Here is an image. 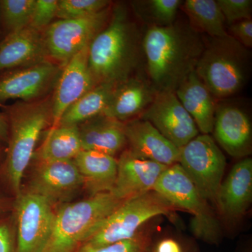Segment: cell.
<instances>
[{
  "instance_id": "2e32d148",
  "label": "cell",
  "mask_w": 252,
  "mask_h": 252,
  "mask_svg": "<svg viewBox=\"0 0 252 252\" xmlns=\"http://www.w3.org/2000/svg\"><path fill=\"white\" fill-rule=\"evenodd\" d=\"M212 132L215 140L231 157L242 158L251 152V122L239 107L224 105L217 108Z\"/></svg>"
},
{
  "instance_id": "1f68e13d",
  "label": "cell",
  "mask_w": 252,
  "mask_h": 252,
  "mask_svg": "<svg viewBox=\"0 0 252 252\" xmlns=\"http://www.w3.org/2000/svg\"><path fill=\"white\" fill-rule=\"evenodd\" d=\"M59 0H35L31 23L28 27L41 31L48 28L57 14Z\"/></svg>"
},
{
  "instance_id": "30bf717a",
  "label": "cell",
  "mask_w": 252,
  "mask_h": 252,
  "mask_svg": "<svg viewBox=\"0 0 252 252\" xmlns=\"http://www.w3.org/2000/svg\"><path fill=\"white\" fill-rule=\"evenodd\" d=\"M17 252H44L49 243L55 219L53 204L31 192L16 197Z\"/></svg>"
},
{
  "instance_id": "cb8c5ba5",
  "label": "cell",
  "mask_w": 252,
  "mask_h": 252,
  "mask_svg": "<svg viewBox=\"0 0 252 252\" xmlns=\"http://www.w3.org/2000/svg\"><path fill=\"white\" fill-rule=\"evenodd\" d=\"M117 86L111 84L94 86L65 111L59 126H79L102 115Z\"/></svg>"
},
{
  "instance_id": "ffe728a7",
  "label": "cell",
  "mask_w": 252,
  "mask_h": 252,
  "mask_svg": "<svg viewBox=\"0 0 252 252\" xmlns=\"http://www.w3.org/2000/svg\"><path fill=\"white\" fill-rule=\"evenodd\" d=\"M175 94L193 119L199 132L206 135L211 133L217 109L215 99L195 70L182 81Z\"/></svg>"
},
{
  "instance_id": "d4e9b609",
  "label": "cell",
  "mask_w": 252,
  "mask_h": 252,
  "mask_svg": "<svg viewBox=\"0 0 252 252\" xmlns=\"http://www.w3.org/2000/svg\"><path fill=\"white\" fill-rule=\"evenodd\" d=\"M82 150L78 126L52 127L38 154L40 161L73 160Z\"/></svg>"
},
{
  "instance_id": "9a60e30c",
  "label": "cell",
  "mask_w": 252,
  "mask_h": 252,
  "mask_svg": "<svg viewBox=\"0 0 252 252\" xmlns=\"http://www.w3.org/2000/svg\"><path fill=\"white\" fill-rule=\"evenodd\" d=\"M127 143L136 157L166 166L178 163L180 149L165 138L147 121L135 119L124 124Z\"/></svg>"
},
{
  "instance_id": "5b68a950",
  "label": "cell",
  "mask_w": 252,
  "mask_h": 252,
  "mask_svg": "<svg viewBox=\"0 0 252 252\" xmlns=\"http://www.w3.org/2000/svg\"><path fill=\"white\" fill-rule=\"evenodd\" d=\"M52 122L51 104H30L16 109L11 116L5 172L16 197L22 191L23 175L42 131Z\"/></svg>"
},
{
  "instance_id": "9c48e42d",
  "label": "cell",
  "mask_w": 252,
  "mask_h": 252,
  "mask_svg": "<svg viewBox=\"0 0 252 252\" xmlns=\"http://www.w3.org/2000/svg\"><path fill=\"white\" fill-rule=\"evenodd\" d=\"M111 13L112 10L107 7L86 17L59 20L51 23L44 36L48 56L65 64L81 50L90 45L108 23Z\"/></svg>"
},
{
  "instance_id": "e575fe53",
  "label": "cell",
  "mask_w": 252,
  "mask_h": 252,
  "mask_svg": "<svg viewBox=\"0 0 252 252\" xmlns=\"http://www.w3.org/2000/svg\"><path fill=\"white\" fill-rule=\"evenodd\" d=\"M156 252H181L178 244L172 240H165L158 245Z\"/></svg>"
},
{
  "instance_id": "8d00e7d4",
  "label": "cell",
  "mask_w": 252,
  "mask_h": 252,
  "mask_svg": "<svg viewBox=\"0 0 252 252\" xmlns=\"http://www.w3.org/2000/svg\"><path fill=\"white\" fill-rule=\"evenodd\" d=\"M7 200L0 195V219L4 215L5 212L7 211Z\"/></svg>"
},
{
  "instance_id": "83f0119b",
  "label": "cell",
  "mask_w": 252,
  "mask_h": 252,
  "mask_svg": "<svg viewBox=\"0 0 252 252\" xmlns=\"http://www.w3.org/2000/svg\"><path fill=\"white\" fill-rule=\"evenodd\" d=\"M35 0H2L0 11L6 28L14 32L28 27Z\"/></svg>"
},
{
  "instance_id": "7402d4cb",
  "label": "cell",
  "mask_w": 252,
  "mask_h": 252,
  "mask_svg": "<svg viewBox=\"0 0 252 252\" xmlns=\"http://www.w3.org/2000/svg\"><path fill=\"white\" fill-rule=\"evenodd\" d=\"M82 150L94 151L114 157L127 143L124 124L104 115L78 126Z\"/></svg>"
},
{
  "instance_id": "3957f363",
  "label": "cell",
  "mask_w": 252,
  "mask_h": 252,
  "mask_svg": "<svg viewBox=\"0 0 252 252\" xmlns=\"http://www.w3.org/2000/svg\"><path fill=\"white\" fill-rule=\"evenodd\" d=\"M123 200L111 191L63 204L55 212L54 227L44 252H76Z\"/></svg>"
},
{
  "instance_id": "8fae6325",
  "label": "cell",
  "mask_w": 252,
  "mask_h": 252,
  "mask_svg": "<svg viewBox=\"0 0 252 252\" xmlns=\"http://www.w3.org/2000/svg\"><path fill=\"white\" fill-rule=\"evenodd\" d=\"M140 119L150 123L179 149L200 132L193 119L172 91L157 92Z\"/></svg>"
},
{
  "instance_id": "d590c367",
  "label": "cell",
  "mask_w": 252,
  "mask_h": 252,
  "mask_svg": "<svg viewBox=\"0 0 252 252\" xmlns=\"http://www.w3.org/2000/svg\"><path fill=\"white\" fill-rule=\"evenodd\" d=\"M9 127L6 119L0 113V140L7 141L9 140Z\"/></svg>"
},
{
  "instance_id": "52a82bcc",
  "label": "cell",
  "mask_w": 252,
  "mask_h": 252,
  "mask_svg": "<svg viewBox=\"0 0 252 252\" xmlns=\"http://www.w3.org/2000/svg\"><path fill=\"white\" fill-rule=\"evenodd\" d=\"M153 190L172 206L193 214L192 228L199 238L208 240L217 238V220L212 216L206 200L199 193L180 164L167 167L159 177Z\"/></svg>"
},
{
  "instance_id": "6da1fadb",
  "label": "cell",
  "mask_w": 252,
  "mask_h": 252,
  "mask_svg": "<svg viewBox=\"0 0 252 252\" xmlns=\"http://www.w3.org/2000/svg\"><path fill=\"white\" fill-rule=\"evenodd\" d=\"M205 42L190 25L175 21L149 27L142 39L150 84L156 92L172 91L195 70Z\"/></svg>"
},
{
  "instance_id": "d6a6232c",
  "label": "cell",
  "mask_w": 252,
  "mask_h": 252,
  "mask_svg": "<svg viewBox=\"0 0 252 252\" xmlns=\"http://www.w3.org/2000/svg\"><path fill=\"white\" fill-rule=\"evenodd\" d=\"M229 35L247 49L252 47V21L245 19L229 26Z\"/></svg>"
},
{
  "instance_id": "5bb4252c",
  "label": "cell",
  "mask_w": 252,
  "mask_h": 252,
  "mask_svg": "<svg viewBox=\"0 0 252 252\" xmlns=\"http://www.w3.org/2000/svg\"><path fill=\"white\" fill-rule=\"evenodd\" d=\"M167 167L124 151L118 160L117 178L111 192L125 201L152 191Z\"/></svg>"
},
{
  "instance_id": "ac0fdd59",
  "label": "cell",
  "mask_w": 252,
  "mask_h": 252,
  "mask_svg": "<svg viewBox=\"0 0 252 252\" xmlns=\"http://www.w3.org/2000/svg\"><path fill=\"white\" fill-rule=\"evenodd\" d=\"M252 197V160L248 158L237 162L231 169L220 184L215 200L223 215L238 218L246 211Z\"/></svg>"
},
{
  "instance_id": "484cf974",
  "label": "cell",
  "mask_w": 252,
  "mask_h": 252,
  "mask_svg": "<svg viewBox=\"0 0 252 252\" xmlns=\"http://www.w3.org/2000/svg\"><path fill=\"white\" fill-rule=\"evenodd\" d=\"M184 9L190 19V26L200 30L212 38L229 35L225 30L223 14L215 0H187Z\"/></svg>"
},
{
  "instance_id": "7c38bea8",
  "label": "cell",
  "mask_w": 252,
  "mask_h": 252,
  "mask_svg": "<svg viewBox=\"0 0 252 252\" xmlns=\"http://www.w3.org/2000/svg\"><path fill=\"white\" fill-rule=\"evenodd\" d=\"M84 186V179L73 160L40 161L28 192L44 197L54 205L70 198Z\"/></svg>"
},
{
  "instance_id": "603a6c76",
  "label": "cell",
  "mask_w": 252,
  "mask_h": 252,
  "mask_svg": "<svg viewBox=\"0 0 252 252\" xmlns=\"http://www.w3.org/2000/svg\"><path fill=\"white\" fill-rule=\"evenodd\" d=\"M86 186L93 194L111 191L117 175L118 160L108 154L81 150L73 159Z\"/></svg>"
},
{
  "instance_id": "f1b7e54d",
  "label": "cell",
  "mask_w": 252,
  "mask_h": 252,
  "mask_svg": "<svg viewBox=\"0 0 252 252\" xmlns=\"http://www.w3.org/2000/svg\"><path fill=\"white\" fill-rule=\"evenodd\" d=\"M107 0H60L56 17L76 19L97 14L111 4Z\"/></svg>"
},
{
  "instance_id": "44dd1931",
  "label": "cell",
  "mask_w": 252,
  "mask_h": 252,
  "mask_svg": "<svg viewBox=\"0 0 252 252\" xmlns=\"http://www.w3.org/2000/svg\"><path fill=\"white\" fill-rule=\"evenodd\" d=\"M157 94L150 83L132 77L116 88L102 115L123 123L141 115Z\"/></svg>"
},
{
  "instance_id": "836d02e7",
  "label": "cell",
  "mask_w": 252,
  "mask_h": 252,
  "mask_svg": "<svg viewBox=\"0 0 252 252\" xmlns=\"http://www.w3.org/2000/svg\"><path fill=\"white\" fill-rule=\"evenodd\" d=\"M0 252H18L17 240L9 223L0 219Z\"/></svg>"
},
{
  "instance_id": "d6986e66",
  "label": "cell",
  "mask_w": 252,
  "mask_h": 252,
  "mask_svg": "<svg viewBox=\"0 0 252 252\" xmlns=\"http://www.w3.org/2000/svg\"><path fill=\"white\" fill-rule=\"evenodd\" d=\"M48 56L44 36L30 27L9 33L0 45V71L31 66L46 61Z\"/></svg>"
},
{
  "instance_id": "4fadbf2b",
  "label": "cell",
  "mask_w": 252,
  "mask_h": 252,
  "mask_svg": "<svg viewBox=\"0 0 252 252\" xmlns=\"http://www.w3.org/2000/svg\"><path fill=\"white\" fill-rule=\"evenodd\" d=\"M89 47L69 60L60 75L51 104L52 127L59 126L63 114L72 104L96 86L89 66Z\"/></svg>"
},
{
  "instance_id": "e0dca14e",
  "label": "cell",
  "mask_w": 252,
  "mask_h": 252,
  "mask_svg": "<svg viewBox=\"0 0 252 252\" xmlns=\"http://www.w3.org/2000/svg\"><path fill=\"white\" fill-rule=\"evenodd\" d=\"M59 73V67L49 61L10 73L0 79V102L39 97L48 90Z\"/></svg>"
},
{
  "instance_id": "7a4b0ae2",
  "label": "cell",
  "mask_w": 252,
  "mask_h": 252,
  "mask_svg": "<svg viewBox=\"0 0 252 252\" xmlns=\"http://www.w3.org/2000/svg\"><path fill=\"white\" fill-rule=\"evenodd\" d=\"M142 39L127 9L117 5L105 27L89 45V66L96 85L118 86L132 78L143 52Z\"/></svg>"
},
{
  "instance_id": "ba28073f",
  "label": "cell",
  "mask_w": 252,
  "mask_h": 252,
  "mask_svg": "<svg viewBox=\"0 0 252 252\" xmlns=\"http://www.w3.org/2000/svg\"><path fill=\"white\" fill-rule=\"evenodd\" d=\"M178 163L200 195L206 201L215 200L226 160L215 139L210 135L199 134L180 149Z\"/></svg>"
},
{
  "instance_id": "4316f807",
  "label": "cell",
  "mask_w": 252,
  "mask_h": 252,
  "mask_svg": "<svg viewBox=\"0 0 252 252\" xmlns=\"http://www.w3.org/2000/svg\"><path fill=\"white\" fill-rule=\"evenodd\" d=\"M181 0H146L134 3L136 14L149 27H165L176 21Z\"/></svg>"
},
{
  "instance_id": "4dcf8cb0",
  "label": "cell",
  "mask_w": 252,
  "mask_h": 252,
  "mask_svg": "<svg viewBox=\"0 0 252 252\" xmlns=\"http://www.w3.org/2000/svg\"><path fill=\"white\" fill-rule=\"evenodd\" d=\"M217 2L228 25L251 19L252 0H217Z\"/></svg>"
},
{
  "instance_id": "8992f818",
  "label": "cell",
  "mask_w": 252,
  "mask_h": 252,
  "mask_svg": "<svg viewBox=\"0 0 252 252\" xmlns=\"http://www.w3.org/2000/svg\"><path fill=\"white\" fill-rule=\"evenodd\" d=\"M175 208L154 190L128 199L109 215L83 245L99 248L135 238L139 228L147 220L167 215Z\"/></svg>"
},
{
  "instance_id": "f546056e",
  "label": "cell",
  "mask_w": 252,
  "mask_h": 252,
  "mask_svg": "<svg viewBox=\"0 0 252 252\" xmlns=\"http://www.w3.org/2000/svg\"><path fill=\"white\" fill-rule=\"evenodd\" d=\"M149 247L148 239L143 235L138 234L135 238L99 248L83 245L76 252H148Z\"/></svg>"
},
{
  "instance_id": "277c9868",
  "label": "cell",
  "mask_w": 252,
  "mask_h": 252,
  "mask_svg": "<svg viewBox=\"0 0 252 252\" xmlns=\"http://www.w3.org/2000/svg\"><path fill=\"white\" fill-rule=\"evenodd\" d=\"M250 68V52L228 35L205 43L195 72L214 97L236 94L245 85Z\"/></svg>"
}]
</instances>
